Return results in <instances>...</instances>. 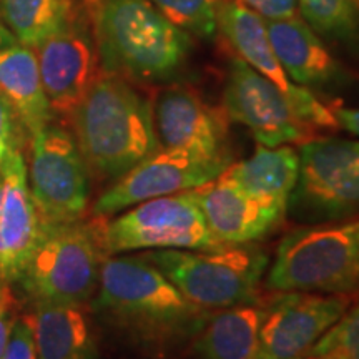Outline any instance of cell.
I'll return each mask as SVG.
<instances>
[{"instance_id": "cell-1", "label": "cell", "mask_w": 359, "mask_h": 359, "mask_svg": "<svg viewBox=\"0 0 359 359\" xmlns=\"http://www.w3.org/2000/svg\"><path fill=\"white\" fill-rule=\"evenodd\" d=\"M95 308L135 339L151 346H177L195 339L212 316L143 255H111L103 259Z\"/></svg>"}, {"instance_id": "cell-2", "label": "cell", "mask_w": 359, "mask_h": 359, "mask_svg": "<svg viewBox=\"0 0 359 359\" xmlns=\"http://www.w3.org/2000/svg\"><path fill=\"white\" fill-rule=\"evenodd\" d=\"M102 70L135 85L172 82L185 69L191 37L151 0H82Z\"/></svg>"}, {"instance_id": "cell-3", "label": "cell", "mask_w": 359, "mask_h": 359, "mask_svg": "<svg viewBox=\"0 0 359 359\" xmlns=\"http://www.w3.org/2000/svg\"><path fill=\"white\" fill-rule=\"evenodd\" d=\"M69 120L90 177L100 182H116L161 148L150 98L105 70Z\"/></svg>"}, {"instance_id": "cell-4", "label": "cell", "mask_w": 359, "mask_h": 359, "mask_svg": "<svg viewBox=\"0 0 359 359\" xmlns=\"http://www.w3.org/2000/svg\"><path fill=\"white\" fill-rule=\"evenodd\" d=\"M266 286L276 293L359 294V217L304 224L283 236Z\"/></svg>"}, {"instance_id": "cell-5", "label": "cell", "mask_w": 359, "mask_h": 359, "mask_svg": "<svg viewBox=\"0 0 359 359\" xmlns=\"http://www.w3.org/2000/svg\"><path fill=\"white\" fill-rule=\"evenodd\" d=\"M196 306L212 313L258 302V286L269 264L255 243L212 250H150L143 255Z\"/></svg>"}, {"instance_id": "cell-6", "label": "cell", "mask_w": 359, "mask_h": 359, "mask_svg": "<svg viewBox=\"0 0 359 359\" xmlns=\"http://www.w3.org/2000/svg\"><path fill=\"white\" fill-rule=\"evenodd\" d=\"M103 218L48 224L20 281L35 303L82 306L97 293L107 258Z\"/></svg>"}, {"instance_id": "cell-7", "label": "cell", "mask_w": 359, "mask_h": 359, "mask_svg": "<svg viewBox=\"0 0 359 359\" xmlns=\"http://www.w3.org/2000/svg\"><path fill=\"white\" fill-rule=\"evenodd\" d=\"M299 168L286 217L323 224L359 217V142L311 138L299 143Z\"/></svg>"}, {"instance_id": "cell-8", "label": "cell", "mask_w": 359, "mask_h": 359, "mask_svg": "<svg viewBox=\"0 0 359 359\" xmlns=\"http://www.w3.org/2000/svg\"><path fill=\"white\" fill-rule=\"evenodd\" d=\"M107 257L140 250H212L222 243L206 224L195 190L173 193L103 218Z\"/></svg>"}, {"instance_id": "cell-9", "label": "cell", "mask_w": 359, "mask_h": 359, "mask_svg": "<svg viewBox=\"0 0 359 359\" xmlns=\"http://www.w3.org/2000/svg\"><path fill=\"white\" fill-rule=\"evenodd\" d=\"M30 138L29 187L45 224L83 219L90 201V172L74 133L50 122Z\"/></svg>"}, {"instance_id": "cell-10", "label": "cell", "mask_w": 359, "mask_h": 359, "mask_svg": "<svg viewBox=\"0 0 359 359\" xmlns=\"http://www.w3.org/2000/svg\"><path fill=\"white\" fill-rule=\"evenodd\" d=\"M223 111L226 118L245 125L263 147L303 143L314 135L288 97L240 57L231 58L228 67Z\"/></svg>"}, {"instance_id": "cell-11", "label": "cell", "mask_w": 359, "mask_h": 359, "mask_svg": "<svg viewBox=\"0 0 359 359\" xmlns=\"http://www.w3.org/2000/svg\"><path fill=\"white\" fill-rule=\"evenodd\" d=\"M217 30L222 32L241 60L275 83L288 97L302 122L314 133L316 130H336L339 127L331 107L318 100L308 88L291 83L273 50L263 17L240 0H219L217 6Z\"/></svg>"}, {"instance_id": "cell-12", "label": "cell", "mask_w": 359, "mask_h": 359, "mask_svg": "<svg viewBox=\"0 0 359 359\" xmlns=\"http://www.w3.org/2000/svg\"><path fill=\"white\" fill-rule=\"evenodd\" d=\"M40 79L53 115L69 118L102 72L92 27L82 4L58 32L35 45Z\"/></svg>"}, {"instance_id": "cell-13", "label": "cell", "mask_w": 359, "mask_h": 359, "mask_svg": "<svg viewBox=\"0 0 359 359\" xmlns=\"http://www.w3.org/2000/svg\"><path fill=\"white\" fill-rule=\"evenodd\" d=\"M230 165L231 160H208L160 148L98 196L93 217L109 218L143 201L198 188L218 178Z\"/></svg>"}, {"instance_id": "cell-14", "label": "cell", "mask_w": 359, "mask_h": 359, "mask_svg": "<svg viewBox=\"0 0 359 359\" xmlns=\"http://www.w3.org/2000/svg\"><path fill=\"white\" fill-rule=\"evenodd\" d=\"M348 308L346 296L280 291L264 306L259 358L309 359L314 344Z\"/></svg>"}, {"instance_id": "cell-15", "label": "cell", "mask_w": 359, "mask_h": 359, "mask_svg": "<svg viewBox=\"0 0 359 359\" xmlns=\"http://www.w3.org/2000/svg\"><path fill=\"white\" fill-rule=\"evenodd\" d=\"M154 122L160 147L208 160H231L224 111L210 107L195 90L172 85L154 100Z\"/></svg>"}, {"instance_id": "cell-16", "label": "cell", "mask_w": 359, "mask_h": 359, "mask_svg": "<svg viewBox=\"0 0 359 359\" xmlns=\"http://www.w3.org/2000/svg\"><path fill=\"white\" fill-rule=\"evenodd\" d=\"M45 228L30 193L24 154L13 148L0 165V281L20 280Z\"/></svg>"}, {"instance_id": "cell-17", "label": "cell", "mask_w": 359, "mask_h": 359, "mask_svg": "<svg viewBox=\"0 0 359 359\" xmlns=\"http://www.w3.org/2000/svg\"><path fill=\"white\" fill-rule=\"evenodd\" d=\"M193 190L210 231L222 245L255 243L280 223L224 172Z\"/></svg>"}, {"instance_id": "cell-18", "label": "cell", "mask_w": 359, "mask_h": 359, "mask_svg": "<svg viewBox=\"0 0 359 359\" xmlns=\"http://www.w3.org/2000/svg\"><path fill=\"white\" fill-rule=\"evenodd\" d=\"M299 168L298 150L290 145H259L248 158L224 170L246 195L268 210L276 219H285L288 201Z\"/></svg>"}, {"instance_id": "cell-19", "label": "cell", "mask_w": 359, "mask_h": 359, "mask_svg": "<svg viewBox=\"0 0 359 359\" xmlns=\"http://www.w3.org/2000/svg\"><path fill=\"white\" fill-rule=\"evenodd\" d=\"M264 22L275 55L290 80L302 87H323L341 79L339 64L306 22L299 17Z\"/></svg>"}, {"instance_id": "cell-20", "label": "cell", "mask_w": 359, "mask_h": 359, "mask_svg": "<svg viewBox=\"0 0 359 359\" xmlns=\"http://www.w3.org/2000/svg\"><path fill=\"white\" fill-rule=\"evenodd\" d=\"M0 97L30 137L53 122L32 47L15 42L0 48Z\"/></svg>"}, {"instance_id": "cell-21", "label": "cell", "mask_w": 359, "mask_h": 359, "mask_svg": "<svg viewBox=\"0 0 359 359\" xmlns=\"http://www.w3.org/2000/svg\"><path fill=\"white\" fill-rule=\"evenodd\" d=\"M264 306L258 303L219 309L212 313L195 336L196 356L200 359H262L259 326Z\"/></svg>"}, {"instance_id": "cell-22", "label": "cell", "mask_w": 359, "mask_h": 359, "mask_svg": "<svg viewBox=\"0 0 359 359\" xmlns=\"http://www.w3.org/2000/svg\"><path fill=\"white\" fill-rule=\"evenodd\" d=\"M39 359H97V346L82 306L35 303L30 314Z\"/></svg>"}, {"instance_id": "cell-23", "label": "cell", "mask_w": 359, "mask_h": 359, "mask_svg": "<svg viewBox=\"0 0 359 359\" xmlns=\"http://www.w3.org/2000/svg\"><path fill=\"white\" fill-rule=\"evenodd\" d=\"M82 0H0V19L27 47L47 39L77 15Z\"/></svg>"}, {"instance_id": "cell-24", "label": "cell", "mask_w": 359, "mask_h": 359, "mask_svg": "<svg viewBox=\"0 0 359 359\" xmlns=\"http://www.w3.org/2000/svg\"><path fill=\"white\" fill-rule=\"evenodd\" d=\"M299 12L314 34L353 42L359 34L356 0H298Z\"/></svg>"}, {"instance_id": "cell-25", "label": "cell", "mask_w": 359, "mask_h": 359, "mask_svg": "<svg viewBox=\"0 0 359 359\" xmlns=\"http://www.w3.org/2000/svg\"><path fill=\"white\" fill-rule=\"evenodd\" d=\"M167 19L201 39L213 37L217 32V6L219 0H151Z\"/></svg>"}, {"instance_id": "cell-26", "label": "cell", "mask_w": 359, "mask_h": 359, "mask_svg": "<svg viewBox=\"0 0 359 359\" xmlns=\"http://www.w3.org/2000/svg\"><path fill=\"white\" fill-rule=\"evenodd\" d=\"M330 351H338L348 359H359V304L346 309V313L321 336L311 349L309 359Z\"/></svg>"}, {"instance_id": "cell-27", "label": "cell", "mask_w": 359, "mask_h": 359, "mask_svg": "<svg viewBox=\"0 0 359 359\" xmlns=\"http://www.w3.org/2000/svg\"><path fill=\"white\" fill-rule=\"evenodd\" d=\"M0 359H39L30 314L17 316Z\"/></svg>"}, {"instance_id": "cell-28", "label": "cell", "mask_w": 359, "mask_h": 359, "mask_svg": "<svg viewBox=\"0 0 359 359\" xmlns=\"http://www.w3.org/2000/svg\"><path fill=\"white\" fill-rule=\"evenodd\" d=\"M264 20H285L296 17L298 0H240Z\"/></svg>"}, {"instance_id": "cell-29", "label": "cell", "mask_w": 359, "mask_h": 359, "mask_svg": "<svg viewBox=\"0 0 359 359\" xmlns=\"http://www.w3.org/2000/svg\"><path fill=\"white\" fill-rule=\"evenodd\" d=\"M20 122L17 120L13 110L8 107V103L0 97V165L6 160V156L11 154L13 148H19L17 145V127ZM22 127V125H20Z\"/></svg>"}, {"instance_id": "cell-30", "label": "cell", "mask_w": 359, "mask_h": 359, "mask_svg": "<svg viewBox=\"0 0 359 359\" xmlns=\"http://www.w3.org/2000/svg\"><path fill=\"white\" fill-rule=\"evenodd\" d=\"M17 320V302L7 281H0V358L6 349L8 334Z\"/></svg>"}, {"instance_id": "cell-31", "label": "cell", "mask_w": 359, "mask_h": 359, "mask_svg": "<svg viewBox=\"0 0 359 359\" xmlns=\"http://www.w3.org/2000/svg\"><path fill=\"white\" fill-rule=\"evenodd\" d=\"M331 109L334 111L339 127L359 137V109H346L341 105H334Z\"/></svg>"}, {"instance_id": "cell-32", "label": "cell", "mask_w": 359, "mask_h": 359, "mask_svg": "<svg viewBox=\"0 0 359 359\" xmlns=\"http://www.w3.org/2000/svg\"><path fill=\"white\" fill-rule=\"evenodd\" d=\"M15 42H17L15 37H13V35L11 34V30H8L7 27L4 25L2 19H0V48L7 47V45H12Z\"/></svg>"}, {"instance_id": "cell-33", "label": "cell", "mask_w": 359, "mask_h": 359, "mask_svg": "<svg viewBox=\"0 0 359 359\" xmlns=\"http://www.w3.org/2000/svg\"><path fill=\"white\" fill-rule=\"evenodd\" d=\"M311 359H348V358L338 351H330V353H323L320 356H314Z\"/></svg>"}]
</instances>
